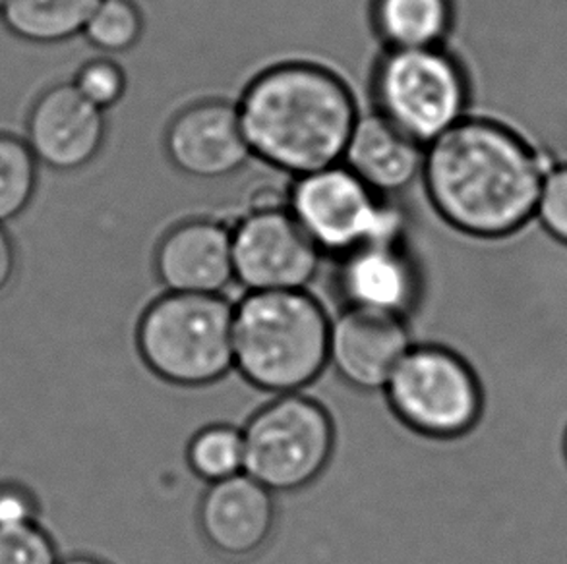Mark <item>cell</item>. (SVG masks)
Wrapping results in <instances>:
<instances>
[{"label": "cell", "mask_w": 567, "mask_h": 564, "mask_svg": "<svg viewBox=\"0 0 567 564\" xmlns=\"http://www.w3.org/2000/svg\"><path fill=\"white\" fill-rule=\"evenodd\" d=\"M545 175L519 134L465 116L424 147L421 180L447 227L473 238H504L535 217Z\"/></svg>", "instance_id": "obj_1"}, {"label": "cell", "mask_w": 567, "mask_h": 564, "mask_svg": "<svg viewBox=\"0 0 567 564\" xmlns=\"http://www.w3.org/2000/svg\"><path fill=\"white\" fill-rule=\"evenodd\" d=\"M237 111L254 159L292 176L341 163L361 116L346 80L310 61L261 70Z\"/></svg>", "instance_id": "obj_2"}, {"label": "cell", "mask_w": 567, "mask_h": 564, "mask_svg": "<svg viewBox=\"0 0 567 564\" xmlns=\"http://www.w3.org/2000/svg\"><path fill=\"white\" fill-rule=\"evenodd\" d=\"M331 321L307 290L246 292L233 305V362L256 389L289 395L328 366Z\"/></svg>", "instance_id": "obj_3"}, {"label": "cell", "mask_w": 567, "mask_h": 564, "mask_svg": "<svg viewBox=\"0 0 567 564\" xmlns=\"http://www.w3.org/2000/svg\"><path fill=\"white\" fill-rule=\"evenodd\" d=\"M136 344L144 364L163 382L212 385L235 367L233 304L223 294L165 292L142 313Z\"/></svg>", "instance_id": "obj_4"}, {"label": "cell", "mask_w": 567, "mask_h": 564, "mask_svg": "<svg viewBox=\"0 0 567 564\" xmlns=\"http://www.w3.org/2000/svg\"><path fill=\"white\" fill-rule=\"evenodd\" d=\"M374 111L429 145L467 116L468 82L444 46L385 49L372 74Z\"/></svg>", "instance_id": "obj_5"}, {"label": "cell", "mask_w": 567, "mask_h": 564, "mask_svg": "<svg viewBox=\"0 0 567 564\" xmlns=\"http://www.w3.org/2000/svg\"><path fill=\"white\" fill-rule=\"evenodd\" d=\"M245 473L271 493L307 488L336 449V427L320 403L297 393L279 395L243 429Z\"/></svg>", "instance_id": "obj_6"}, {"label": "cell", "mask_w": 567, "mask_h": 564, "mask_svg": "<svg viewBox=\"0 0 567 564\" xmlns=\"http://www.w3.org/2000/svg\"><path fill=\"white\" fill-rule=\"evenodd\" d=\"M285 206L320 252L336 258L403 232L401 215L343 163L295 176Z\"/></svg>", "instance_id": "obj_7"}, {"label": "cell", "mask_w": 567, "mask_h": 564, "mask_svg": "<svg viewBox=\"0 0 567 564\" xmlns=\"http://www.w3.org/2000/svg\"><path fill=\"white\" fill-rule=\"evenodd\" d=\"M383 389L399 420L434 439L468 434L483 412V390L473 367L437 344L411 346Z\"/></svg>", "instance_id": "obj_8"}, {"label": "cell", "mask_w": 567, "mask_h": 564, "mask_svg": "<svg viewBox=\"0 0 567 564\" xmlns=\"http://www.w3.org/2000/svg\"><path fill=\"white\" fill-rule=\"evenodd\" d=\"M235 281L248 292L307 290L323 253L284 203L264 201L230 227Z\"/></svg>", "instance_id": "obj_9"}, {"label": "cell", "mask_w": 567, "mask_h": 564, "mask_svg": "<svg viewBox=\"0 0 567 564\" xmlns=\"http://www.w3.org/2000/svg\"><path fill=\"white\" fill-rule=\"evenodd\" d=\"M23 139L39 167L62 175L78 173L103 152L107 118L72 82H62L38 93L25 115Z\"/></svg>", "instance_id": "obj_10"}, {"label": "cell", "mask_w": 567, "mask_h": 564, "mask_svg": "<svg viewBox=\"0 0 567 564\" xmlns=\"http://www.w3.org/2000/svg\"><path fill=\"white\" fill-rule=\"evenodd\" d=\"M165 153L177 170L196 180L229 178L252 159L237 103L214 97L194 101L171 118Z\"/></svg>", "instance_id": "obj_11"}, {"label": "cell", "mask_w": 567, "mask_h": 564, "mask_svg": "<svg viewBox=\"0 0 567 564\" xmlns=\"http://www.w3.org/2000/svg\"><path fill=\"white\" fill-rule=\"evenodd\" d=\"M411 346L405 317L347 307L331 321L328 364L354 389H383Z\"/></svg>", "instance_id": "obj_12"}, {"label": "cell", "mask_w": 567, "mask_h": 564, "mask_svg": "<svg viewBox=\"0 0 567 564\" xmlns=\"http://www.w3.org/2000/svg\"><path fill=\"white\" fill-rule=\"evenodd\" d=\"M154 265L165 292L221 294L235 281L229 224L212 217L178 221L155 248Z\"/></svg>", "instance_id": "obj_13"}, {"label": "cell", "mask_w": 567, "mask_h": 564, "mask_svg": "<svg viewBox=\"0 0 567 564\" xmlns=\"http://www.w3.org/2000/svg\"><path fill=\"white\" fill-rule=\"evenodd\" d=\"M199 528L207 543L225 557H252L276 528L274 493L248 473L209 483L199 503Z\"/></svg>", "instance_id": "obj_14"}, {"label": "cell", "mask_w": 567, "mask_h": 564, "mask_svg": "<svg viewBox=\"0 0 567 564\" xmlns=\"http://www.w3.org/2000/svg\"><path fill=\"white\" fill-rule=\"evenodd\" d=\"M339 292L347 307L405 317L416 304L421 281L401 240L372 242L339 258Z\"/></svg>", "instance_id": "obj_15"}, {"label": "cell", "mask_w": 567, "mask_h": 564, "mask_svg": "<svg viewBox=\"0 0 567 564\" xmlns=\"http://www.w3.org/2000/svg\"><path fill=\"white\" fill-rule=\"evenodd\" d=\"M424 147L374 111L359 116L341 163L370 190L388 198L421 180Z\"/></svg>", "instance_id": "obj_16"}, {"label": "cell", "mask_w": 567, "mask_h": 564, "mask_svg": "<svg viewBox=\"0 0 567 564\" xmlns=\"http://www.w3.org/2000/svg\"><path fill=\"white\" fill-rule=\"evenodd\" d=\"M370 18L385 49L444 46L455 7L453 0H372Z\"/></svg>", "instance_id": "obj_17"}, {"label": "cell", "mask_w": 567, "mask_h": 564, "mask_svg": "<svg viewBox=\"0 0 567 564\" xmlns=\"http://www.w3.org/2000/svg\"><path fill=\"white\" fill-rule=\"evenodd\" d=\"M101 0H4L2 25L30 45H61L82 35Z\"/></svg>", "instance_id": "obj_18"}, {"label": "cell", "mask_w": 567, "mask_h": 564, "mask_svg": "<svg viewBox=\"0 0 567 564\" xmlns=\"http://www.w3.org/2000/svg\"><path fill=\"white\" fill-rule=\"evenodd\" d=\"M39 163L22 136L0 130V224L30 209L39 186Z\"/></svg>", "instance_id": "obj_19"}, {"label": "cell", "mask_w": 567, "mask_h": 564, "mask_svg": "<svg viewBox=\"0 0 567 564\" xmlns=\"http://www.w3.org/2000/svg\"><path fill=\"white\" fill-rule=\"evenodd\" d=\"M186 460L199 480H227L245 472L243 429L230 426H209L192 437Z\"/></svg>", "instance_id": "obj_20"}, {"label": "cell", "mask_w": 567, "mask_h": 564, "mask_svg": "<svg viewBox=\"0 0 567 564\" xmlns=\"http://www.w3.org/2000/svg\"><path fill=\"white\" fill-rule=\"evenodd\" d=\"M146 20L134 0H101L85 23L82 38L100 54L128 53L142 41Z\"/></svg>", "instance_id": "obj_21"}, {"label": "cell", "mask_w": 567, "mask_h": 564, "mask_svg": "<svg viewBox=\"0 0 567 564\" xmlns=\"http://www.w3.org/2000/svg\"><path fill=\"white\" fill-rule=\"evenodd\" d=\"M72 85L93 107L107 113L116 107L126 95L128 77L123 66L113 56H93L85 61L72 77Z\"/></svg>", "instance_id": "obj_22"}, {"label": "cell", "mask_w": 567, "mask_h": 564, "mask_svg": "<svg viewBox=\"0 0 567 564\" xmlns=\"http://www.w3.org/2000/svg\"><path fill=\"white\" fill-rule=\"evenodd\" d=\"M53 537L39 522L0 528V564H59Z\"/></svg>", "instance_id": "obj_23"}, {"label": "cell", "mask_w": 567, "mask_h": 564, "mask_svg": "<svg viewBox=\"0 0 567 564\" xmlns=\"http://www.w3.org/2000/svg\"><path fill=\"white\" fill-rule=\"evenodd\" d=\"M535 217L550 237L567 246V165L546 173Z\"/></svg>", "instance_id": "obj_24"}, {"label": "cell", "mask_w": 567, "mask_h": 564, "mask_svg": "<svg viewBox=\"0 0 567 564\" xmlns=\"http://www.w3.org/2000/svg\"><path fill=\"white\" fill-rule=\"evenodd\" d=\"M39 522L38 497L18 481H0V528Z\"/></svg>", "instance_id": "obj_25"}, {"label": "cell", "mask_w": 567, "mask_h": 564, "mask_svg": "<svg viewBox=\"0 0 567 564\" xmlns=\"http://www.w3.org/2000/svg\"><path fill=\"white\" fill-rule=\"evenodd\" d=\"M18 271V250L14 238L10 237L7 227L0 224V296L10 289Z\"/></svg>", "instance_id": "obj_26"}, {"label": "cell", "mask_w": 567, "mask_h": 564, "mask_svg": "<svg viewBox=\"0 0 567 564\" xmlns=\"http://www.w3.org/2000/svg\"><path fill=\"white\" fill-rule=\"evenodd\" d=\"M59 564H107L101 558L87 557V555H74V557L62 558Z\"/></svg>", "instance_id": "obj_27"}, {"label": "cell", "mask_w": 567, "mask_h": 564, "mask_svg": "<svg viewBox=\"0 0 567 564\" xmlns=\"http://www.w3.org/2000/svg\"><path fill=\"white\" fill-rule=\"evenodd\" d=\"M564 452H566V458H567V429H566V439H564Z\"/></svg>", "instance_id": "obj_28"}, {"label": "cell", "mask_w": 567, "mask_h": 564, "mask_svg": "<svg viewBox=\"0 0 567 564\" xmlns=\"http://www.w3.org/2000/svg\"><path fill=\"white\" fill-rule=\"evenodd\" d=\"M2 7H4V0H0V12H2Z\"/></svg>", "instance_id": "obj_29"}]
</instances>
